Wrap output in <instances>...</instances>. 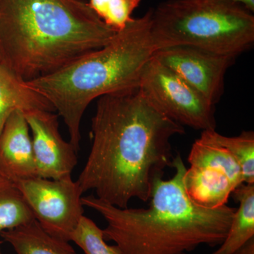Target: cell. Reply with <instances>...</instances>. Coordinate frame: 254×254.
I'll list each match as a JSON object with an SVG mask.
<instances>
[{"label":"cell","mask_w":254,"mask_h":254,"mask_svg":"<svg viewBox=\"0 0 254 254\" xmlns=\"http://www.w3.org/2000/svg\"><path fill=\"white\" fill-rule=\"evenodd\" d=\"M91 149L76 181L83 193L118 208L147 202L155 182L173 168L171 141L185 128L162 113L139 86L98 98Z\"/></svg>","instance_id":"obj_1"},{"label":"cell","mask_w":254,"mask_h":254,"mask_svg":"<svg viewBox=\"0 0 254 254\" xmlns=\"http://www.w3.org/2000/svg\"><path fill=\"white\" fill-rule=\"evenodd\" d=\"M175 175L155 182L147 208H121L97 198L82 197L83 206L104 218L105 241L123 254H188L202 245L216 247L225 240L236 208H207L194 203L184 187L187 168L181 155L173 161Z\"/></svg>","instance_id":"obj_2"},{"label":"cell","mask_w":254,"mask_h":254,"mask_svg":"<svg viewBox=\"0 0 254 254\" xmlns=\"http://www.w3.org/2000/svg\"><path fill=\"white\" fill-rule=\"evenodd\" d=\"M116 33L86 0H0V63L25 82L101 48Z\"/></svg>","instance_id":"obj_3"},{"label":"cell","mask_w":254,"mask_h":254,"mask_svg":"<svg viewBox=\"0 0 254 254\" xmlns=\"http://www.w3.org/2000/svg\"><path fill=\"white\" fill-rule=\"evenodd\" d=\"M151 28L150 9L141 17L132 18L105 46L51 74L26 82L63 119L77 153L81 120L90 103L139 86L143 70L155 52Z\"/></svg>","instance_id":"obj_4"},{"label":"cell","mask_w":254,"mask_h":254,"mask_svg":"<svg viewBox=\"0 0 254 254\" xmlns=\"http://www.w3.org/2000/svg\"><path fill=\"white\" fill-rule=\"evenodd\" d=\"M155 51L190 46L235 57L254 42L253 13L221 0H168L152 10Z\"/></svg>","instance_id":"obj_5"},{"label":"cell","mask_w":254,"mask_h":254,"mask_svg":"<svg viewBox=\"0 0 254 254\" xmlns=\"http://www.w3.org/2000/svg\"><path fill=\"white\" fill-rule=\"evenodd\" d=\"M139 88L162 113L182 126L215 130V105L154 57L143 70Z\"/></svg>","instance_id":"obj_6"},{"label":"cell","mask_w":254,"mask_h":254,"mask_svg":"<svg viewBox=\"0 0 254 254\" xmlns=\"http://www.w3.org/2000/svg\"><path fill=\"white\" fill-rule=\"evenodd\" d=\"M188 161L190 168L184 175V187L190 199L200 206L227 205L233 190L244 183L236 159L219 145L198 138L192 145Z\"/></svg>","instance_id":"obj_7"},{"label":"cell","mask_w":254,"mask_h":254,"mask_svg":"<svg viewBox=\"0 0 254 254\" xmlns=\"http://www.w3.org/2000/svg\"><path fill=\"white\" fill-rule=\"evenodd\" d=\"M14 184L40 225L53 236L70 242L84 216L83 193L78 182L71 177L63 180L36 177Z\"/></svg>","instance_id":"obj_8"},{"label":"cell","mask_w":254,"mask_h":254,"mask_svg":"<svg viewBox=\"0 0 254 254\" xmlns=\"http://www.w3.org/2000/svg\"><path fill=\"white\" fill-rule=\"evenodd\" d=\"M153 57L215 105L224 91L227 70L235 57L190 46L157 50Z\"/></svg>","instance_id":"obj_9"},{"label":"cell","mask_w":254,"mask_h":254,"mask_svg":"<svg viewBox=\"0 0 254 254\" xmlns=\"http://www.w3.org/2000/svg\"><path fill=\"white\" fill-rule=\"evenodd\" d=\"M54 112L35 110L24 113L30 131L38 177L63 180L71 177L77 152L63 139Z\"/></svg>","instance_id":"obj_10"},{"label":"cell","mask_w":254,"mask_h":254,"mask_svg":"<svg viewBox=\"0 0 254 254\" xmlns=\"http://www.w3.org/2000/svg\"><path fill=\"white\" fill-rule=\"evenodd\" d=\"M0 172L3 178L14 183L38 177L29 127L23 112L11 114L0 134Z\"/></svg>","instance_id":"obj_11"},{"label":"cell","mask_w":254,"mask_h":254,"mask_svg":"<svg viewBox=\"0 0 254 254\" xmlns=\"http://www.w3.org/2000/svg\"><path fill=\"white\" fill-rule=\"evenodd\" d=\"M41 110L55 112L49 102L0 63V134L15 111Z\"/></svg>","instance_id":"obj_12"},{"label":"cell","mask_w":254,"mask_h":254,"mask_svg":"<svg viewBox=\"0 0 254 254\" xmlns=\"http://www.w3.org/2000/svg\"><path fill=\"white\" fill-rule=\"evenodd\" d=\"M0 237L16 254H77L70 242L50 235L36 220L2 232Z\"/></svg>","instance_id":"obj_13"},{"label":"cell","mask_w":254,"mask_h":254,"mask_svg":"<svg viewBox=\"0 0 254 254\" xmlns=\"http://www.w3.org/2000/svg\"><path fill=\"white\" fill-rule=\"evenodd\" d=\"M240 203L227 236L212 254H232L254 238V184L243 183L232 192Z\"/></svg>","instance_id":"obj_14"},{"label":"cell","mask_w":254,"mask_h":254,"mask_svg":"<svg viewBox=\"0 0 254 254\" xmlns=\"http://www.w3.org/2000/svg\"><path fill=\"white\" fill-rule=\"evenodd\" d=\"M199 138L228 150L240 165L244 183L254 184V131H242L239 136L228 137L215 130H206L201 131Z\"/></svg>","instance_id":"obj_15"},{"label":"cell","mask_w":254,"mask_h":254,"mask_svg":"<svg viewBox=\"0 0 254 254\" xmlns=\"http://www.w3.org/2000/svg\"><path fill=\"white\" fill-rule=\"evenodd\" d=\"M33 220L31 209L14 182L0 179V234Z\"/></svg>","instance_id":"obj_16"},{"label":"cell","mask_w":254,"mask_h":254,"mask_svg":"<svg viewBox=\"0 0 254 254\" xmlns=\"http://www.w3.org/2000/svg\"><path fill=\"white\" fill-rule=\"evenodd\" d=\"M85 254H123L118 246L106 243L103 230L91 219L83 216L76 230L70 237Z\"/></svg>","instance_id":"obj_17"},{"label":"cell","mask_w":254,"mask_h":254,"mask_svg":"<svg viewBox=\"0 0 254 254\" xmlns=\"http://www.w3.org/2000/svg\"><path fill=\"white\" fill-rule=\"evenodd\" d=\"M141 0H89L90 7L109 27L123 29L132 19L131 15Z\"/></svg>","instance_id":"obj_18"},{"label":"cell","mask_w":254,"mask_h":254,"mask_svg":"<svg viewBox=\"0 0 254 254\" xmlns=\"http://www.w3.org/2000/svg\"><path fill=\"white\" fill-rule=\"evenodd\" d=\"M221 1L240 5V6H244L246 9H248L251 12L254 13V0H221Z\"/></svg>","instance_id":"obj_19"},{"label":"cell","mask_w":254,"mask_h":254,"mask_svg":"<svg viewBox=\"0 0 254 254\" xmlns=\"http://www.w3.org/2000/svg\"><path fill=\"white\" fill-rule=\"evenodd\" d=\"M232 254H254V238Z\"/></svg>","instance_id":"obj_20"},{"label":"cell","mask_w":254,"mask_h":254,"mask_svg":"<svg viewBox=\"0 0 254 254\" xmlns=\"http://www.w3.org/2000/svg\"><path fill=\"white\" fill-rule=\"evenodd\" d=\"M0 254H3L2 251H1V246H0Z\"/></svg>","instance_id":"obj_21"},{"label":"cell","mask_w":254,"mask_h":254,"mask_svg":"<svg viewBox=\"0 0 254 254\" xmlns=\"http://www.w3.org/2000/svg\"><path fill=\"white\" fill-rule=\"evenodd\" d=\"M3 178L2 175H1V172H0V179Z\"/></svg>","instance_id":"obj_22"}]
</instances>
